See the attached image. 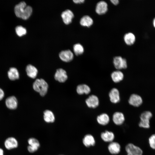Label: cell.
<instances>
[{
	"label": "cell",
	"instance_id": "cell-1",
	"mask_svg": "<svg viewBox=\"0 0 155 155\" xmlns=\"http://www.w3.org/2000/svg\"><path fill=\"white\" fill-rule=\"evenodd\" d=\"M33 87L35 91L38 92L41 96H44L47 92L48 85L44 79H38L34 82Z\"/></svg>",
	"mask_w": 155,
	"mask_h": 155
},
{
	"label": "cell",
	"instance_id": "cell-2",
	"mask_svg": "<svg viewBox=\"0 0 155 155\" xmlns=\"http://www.w3.org/2000/svg\"><path fill=\"white\" fill-rule=\"evenodd\" d=\"M153 116L152 113L149 111H145L140 114L138 126L141 128L149 129L150 127V121Z\"/></svg>",
	"mask_w": 155,
	"mask_h": 155
},
{
	"label": "cell",
	"instance_id": "cell-3",
	"mask_svg": "<svg viewBox=\"0 0 155 155\" xmlns=\"http://www.w3.org/2000/svg\"><path fill=\"white\" fill-rule=\"evenodd\" d=\"M125 150L127 155H143V151L139 147L132 143H129L125 146Z\"/></svg>",
	"mask_w": 155,
	"mask_h": 155
},
{
	"label": "cell",
	"instance_id": "cell-4",
	"mask_svg": "<svg viewBox=\"0 0 155 155\" xmlns=\"http://www.w3.org/2000/svg\"><path fill=\"white\" fill-rule=\"evenodd\" d=\"M113 62L115 67L118 70L125 69L127 67L126 60L121 56H116L114 57Z\"/></svg>",
	"mask_w": 155,
	"mask_h": 155
},
{
	"label": "cell",
	"instance_id": "cell-5",
	"mask_svg": "<svg viewBox=\"0 0 155 155\" xmlns=\"http://www.w3.org/2000/svg\"><path fill=\"white\" fill-rule=\"evenodd\" d=\"M128 102L130 105L134 107H138L142 104L143 100L140 95L136 94H133L129 97Z\"/></svg>",
	"mask_w": 155,
	"mask_h": 155
},
{
	"label": "cell",
	"instance_id": "cell-6",
	"mask_svg": "<svg viewBox=\"0 0 155 155\" xmlns=\"http://www.w3.org/2000/svg\"><path fill=\"white\" fill-rule=\"evenodd\" d=\"M85 102L88 107L95 108L99 105V101L98 97L93 94L89 96L86 99Z\"/></svg>",
	"mask_w": 155,
	"mask_h": 155
},
{
	"label": "cell",
	"instance_id": "cell-7",
	"mask_svg": "<svg viewBox=\"0 0 155 155\" xmlns=\"http://www.w3.org/2000/svg\"><path fill=\"white\" fill-rule=\"evenodd\" d=\"M109 152L112 155L119 154L121 150V146L117 142L113 141L109 143L108 147Z\"/></svg>",
	"mask_w": 155,
	"mask_h": 155
},
{
	"label": "cell",
	"instance_id": "cell-8",
	"mask_svg": "<svg viewBox=\"0 0 155 155\" xmlns=\"http://www.w3.org/2000/svg\"><path fill=\"white\" fill-rule=\"evenodd\" d=\"M125 120L124 115L122 112H116L113 115V121L114 124L117 125H122L125 122Z\"/></svg>",
	"mask_w": 155,
	"mask_h": 155
},
{
	"label": "cell",
	"instance_id": "cell-9",
	"mask_svg": "<svg viewBox=\"0 0 155 155\" xmlns=\"http://www.w3.org/2000/svg\"><path fill=\"white\" fill-rule=\"evenodd\" d=\"M100 137L101 139L104 142L109 143L113 141L115 138L114 133L108 130H105L101 132Z\"/></svg>",
	"mask_w": 155,
	"mask_h": 155
},
{
	"label": "cell",
	"instance_id": "cell-10",
	"mask_svg": "<svg viewBox=\"0 0 155 155\" xmlns=\"http://www.w3.org/2000/svg\"><path fill=\"white\" fill-rule=\"evenodd\" d=\"M108 95L112 103L116 104L119 102L120 99V93L117 88H113L109 92Z\"/></svg>",
	"mask_w": 155,
	"mask_h": 155
},
{
	"label": "cell",
	"instance_id": "cell-11",
	"mask_svg": "<svg viewBox=\"0 0 155 155\" xmlns=\"http://www.w3.org/2000/svg\"><path fill=\"white\" fill-rule=\"evenodd\" d=\"M54 78L57 81L63 83L67 80V75L66 71L60 68L57 70L54 75Z\"/></svg>",
	"mask_w": 155,
	"mask_h": 155
},
{
	"label": "cell",
	"instance_id": "cell-12",
	"mask_svg": "<svg viewBox=\"0 0 155 155\" xmlns=\"http://www.w3.org/2000/svg\"><path fill=\"white\" fill-rule=\"evenodd\" d=\"M29 144L28 147V150L30 153H33L36 151L40 147L38 141L34 138H31L28 140Z\"/></svg>",
	"mask_w": 155,
	"mask_h": 155
},
{
	"label": "cell",
	"instance_id": "cell-13",
	"mask_svg": "<svg viewBox=\"0 0 155 155\" xmlns=\"http://www.w3.org/2000/svg\"><path fill=\"white\" fill-rule=\"evenodd\" d=\"M108 7V4L106 2L100 1L97 3L95 11L99 15H102L105 13L107 11Z\"/></svg>",
	"mask_w": 155,
	"mask_h": 155
},
{
	"label": "cell",
	"instance_id": "cell-14",
	"mask_svg": "<svg viewBox=\"0 0 155 155\" xmlns=\"http://www.w3.org/2000/svg\"><path fill=\"white\" fill-rule=\"evenodd\" d=\"M82 142L84 145L87 148L94 146L96 143L94 137L90 134L85 135L83 139Z\"/></svg>",
	"mask_w": 155,
	"mask_h": 155
},
{
	"label": "cell",
	"instance_id": "cell-15",
	"mask_svg": "<svg viewBox=\"0 0 155 155\" xmlns=\"http://www.w3.org/2000/svg\"><path fill=\"white\" fill-rule=\"evenodd\" d=\"M60 59L65 62H69L71 61L73 57V55L71 51L69 50L61 51L59 54Z\"/></svg>",
	"mask_w": 155,
	"mask_h": 155
},
{
	"label": "cell",
	"instance_id": "cell-16",
	"mask_svg": "<svg viewBox=\"0 0 155 155\" xmlns=\"http://www.w3.org/2000/svg\"><path fill=\"white\" fill-rule=\"evenodd\" d=\"M4 145L7 149L9 150L17 147L18 143L15 138L10 137L5 140L4 142Z\"/></svg>",
	"mask_w": 155,
	"mask_h": 155
},
{
	"label": "cell",
	"instance_id": "cell-17",
	"mask_svg": "<svg viewBox=\"0 0 155 155\" xmlns=\"http://www.w3.org/2000/svg\"><path fill=\"white\" fill-rule=\"evenodd\" d=\"M26 6V4L24 1L21 2L15 6L14 11L17 17L21 18L25 11Z\"/></svg>",
	"mask_w": 155,
	"mask_h": 155
},
{
	"label": "cell",
	"instance_id": "cell-18",
	"mask_svg": "<svg viewBox=\"0 0 155 155\" xmlns=\"http://www.w3.org/2000/svg\"><path fill=\"white\" fill-rule=\"evenodd\" d=\"M61 16L64 22L66 24H68L71 22L74 15L71 11L67 9L62 13Z\"/></svg>",
	"mask_w": 155,
	"mask_h": 155
},
{
	"label": "cell",
	"instance_id": "cell-19",
	"mask_svg": "<svg viewBox=\"0 0 155 155\" xmlns=\"http://www.w3.org/2000/svg\"><path fill=\"white\" fill-rule=\"evenodd\" d=\"M110 119L108 115L106 113H102L98 116L96 121L98 123L102 126L108 125L110 122Z\"/></svg>",
	"mask_w": 155,
	"mask_h": 155
},
{
	"label": "cell",
	"instance_id": "cell-20",
	"mask_svg": "<svg viewBox=\"0 0 155 155\" xmlns=\"http://www.w3.org/2000/svg\"><path fill=\"white\" fill-rule=\"evenodd\" d=\"M5 103L7 107L10 109H15L18 106L17 99L14 96L8 97L5 100Z\"/></svg>",
	"mask_w": 155,
	"mask_h": 155
},
{
	"label": "cell",
	"instance_id": "cell-21",
	"mask_svg": "<svg viewBox=\"0 0 155 155\" xmlns=\"http://www.w3.org/2000/svg\"><path fill=\"white\" fill-rule=\"evenodd\" d=\"M111 77L114 82L117 83L123 80L124 75L122 72L119 70H117L114 71L111 73Z\"/></svg>",
	"mask_w": 155,
	"mask_h": 155
},
{
	"label": "cell",
	"instance_id": "cell-22",
	"mask_svg": "<svg viewBox=\"0 0 155 155\" xmlns=\"http://www.w3.org/2000/svg\"><path fill=\"white\" fill-rule=\"evenodd\" d=\"M26 71L27 75L32 78H35L37 76L38 71L34 66L29 64L26 67Z\"/></svg>",
	"mask_w": 155,
	"mask_h": 155
},
{
	"label": "cell",
	"instance_id": "cell-23",
	"mask_svg": "<svg viewBox=\"0 0 155 155\" xmlns=\"http://www.w3.org/2000/svg\"><path fill=\"white\" fill-rule=\"evenodd\" d=\"M76 91L80 95L84 94H88L90 92L91 89L90 87L86 84H81L77 86Z\"/></svg>",
	"mask_w": 155,
	"mask_h": 155
},
{
	"label": "cell",
	"instance_id": "cell-24",
	"mask_svg": "<svg viewBox=\"0 0 155 155\" xmlns=\"http://www.w3.org/2000/svg\"><path fill=\"white\" fill-rule=\"evenodd\" d=\"M8 76L10 80H15L18 79L19 74L17 69L15 67H11L7 72Z\"/></svg>",
	"mask_w": 155,
	"mask_h": 155
},
{
	"label": "cell",
	"instance_id": "cell-25",
	"mask_svg": "<svg viewBox=\"0 0 155 155\" xmlns=\"http://www.w3.org/2000/svg\"><path fill=\"white\" fill-rule=\"evenodd\" d=\"M80 23L83 26L89 27L93 24V21L92 18L90 16L86 15L81 18Z\"/></svg>",
	"mask_w": 155,
	"mask_h": 155
},
{
	"label": "cell",
	"instance_id": "cell-26",
	"mask_svg": "<svg viewBox=\"0 0 155 155\" xmlns=\"http://www.w3.org/2000/svg\"><path fill=\"white\" fill-rule=\"evenodd\" d=\"M124 40L125 43L128 45L133 44L135 40V37L134 35L131 32L126 34L124 36Z\"/></svg>",
	"mask_w": 155,
	"mask_h": 155
},
{
	"label": "cell",
	"instance_id": "cell-27",
	"mask_svg": "<svg viewBox=\"0 0 155 155\" xmlns=\"http://www.w3.org/2000/svg\"><path fill=\"white\" fill-rule=\"evenodd\" d=\"M44 119L48 123H53L55 120V117L53 113L49 110H46L44 112Z\"/></svg>",
	"mask_w": 155,
	"mask_h": 155
},
{
	"label": "cell",
	"instance_id": "cell-28",
	"mask_svg": "<svg viewBox=\"0 0 155 155\" xmlns=\"http://www.w3.org/2000/svg\"><path fill=\"white\" fill-rule=\"evenodd\" d=\"M73 48L74 53L77 55L82 54L84 52V49L83 46L79 43L75 44Z\"/></svg>",
	"mask_w": 155,
	"mask_h": 155
},
{
	"label": "cell",
	"instance_id": "cell-29",
	"mask_svg": "<svg viewBox=\"0 0 155 155\" xmlns=\"http://www.w3.org/2000/svg\"><path fill=\"white\" fill-rule=\"evenodd\" d=\"M32 11V8L31 6H26L25 8V11L22 15L21 18L24 20L28 19L31 14Z\"/></svg>",
	"mask_w": 155,
	"mask_h": 155
},
{
	"label": "cell",
	"instance_id": "cell-30",
	"mask_svg": "<svg viewBox=\"0 0 155 155\" xmlns=\"http://www.w3.org/2000/svg\"><path fill=\"white\" fill-rule=\"evenodd\" d=\"M16 31L17 35L19 36H22L26 33L25 28L21 26H18L16 28Z\"/></svg>",
	"mask_w": 155,
	"mask_h": 155
},
{
	"label": "cell",
	"instance_id": "cell-31",
	"mask_svg": "<svg viewBox=\"0 0 155 155\" xmlns=\"http://www.w3.org/2000/svg\"><path fill=\"white\" fill-rule=\"evenodd\" d=\"M148 141L150 147L155 150V134L151 135L148 138Z\"/></svg>",
	"mask_w": 155,
	"mask_h": 155
},
{
	"label": "cell",
	"instance_id": "cell-32",
	"mask_svg": "<svg viewBox=\"0 0 155 155\" xmlns=\"http://www.w3.org/2000/svg\"><path fill=\"white\" fill-rule=\"evenodd\" d=\"M4 96V93L3 90L0 88V100H2Z\"/></svg>",
	"mask_w": 155,
	"mask_h": 155
},
{
	"label": "cell",
	"instance_id": "cell-33",
	"mask_svg": "<svg viewBox=\"0 0 155 155\" xmlns=\"http://www.w3.org/2000/svg\"><path fill=\"white\" fill-rule=\"evenodd\" d=\"M111 1L115 5H117L119 3V1L118 0H111Z\"/></svg>",
	"mask_w": 155,
	"mask_h": 155
},
{
	"label": "cell",
	"instance_id": "cell-34",
	"mask_svg": "<svg viewBox=\"0 0 155 155\" xmlns=\"http://www.w3.org/2000/svg\"><path fill=\"white\" fill-rule=\"evenodd\" d=\"M73 1L76 3H81L84 2V0H74Z\"/></svg>",
	"mask_w": 155,
	"mask_h": 155
},
{
	"label": "cell",
	"instance_id": "cell-35",
	"mask_svg": "<svg viewBox=\"0 0 155 155\" xmlns=\"http://www.w3.org/2000/svg\"><path fill=\"white\" fill-rule=\"evenodd\" d=\"M3 151L2 149L0 148V155H3Z\"/></svg>",
	"mask_w": 155,
	"mask_h": 155
},
{
	"label": "cell",
	"instance_id": "cell-36",
	"mask_svg": "<svg viewBox=\"0 0 155 155\" xmlns=\"http://www.w3.org/2000/svg\"><path fill=\"white\" fill-rule=\"evenodd\" d=\"M153 24L154 27L155 28V18L154 19L153 21Z\"/></svg>",
	"mask_w": 155,
	"mask_h": 155
}]
</instances>
